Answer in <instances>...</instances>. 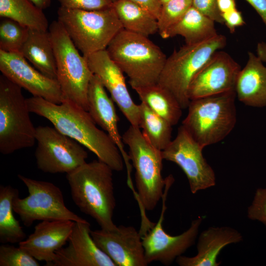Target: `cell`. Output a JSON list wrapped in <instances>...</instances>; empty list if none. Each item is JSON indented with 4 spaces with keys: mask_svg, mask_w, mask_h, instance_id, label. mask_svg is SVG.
Instances as JSON below:
<instances>
[{
    "mask_svg": "<svg viewBox=\"0 0 266 266\" xmlns=\"http://www.w3.org/2000/svg\"><path fill=\"white\" fill-rule=\"evenodd\" d=\"M106 50L129 78L132 88L157 84L166 57L148 37L122 29Z\"/></svg>",
    "mask_w": 266,
    "mask_h": 266,
    "instance_id": "cell-3",
    "label": "cell"
},
{
    "mask_svg": "<svg viewBox=\"0 0 266 266\" xmlns=\"http://www.w3.org/2000/svg\"><path fill=\"white\" fill-rule=\"evenodd\" d=\"M242 240L241 234L229 227H210L201 232L197 243L198 254L192 257L178 256L180 266H218L217 257L222 249L231 243Z\"/></svg>",
    "mask_w": 266,
    "mask_h": 266,
    "instance_id": "cell-21",
    "label": "cell"
},
{
    "mask_svg": "<svg viewBox=\"0 0 266 266\" xmlns=\"http://www.w3.org/2000/svg\"><path fill=\"white\" fill-rule=\"evenodd\" d=\"M97 246L116 266H146L141 235L133 226L119 225L113 230L91 231Z\"/></svg>",
    "mask_w": 266,
    "mask_h": 266,
    "instance_id": "cell-17",
    "label": "cell"
},
{
    "mask_svg": "<svg viewBox=\"0 0 266 266\" xmlns=\"http://www.w3.org/2000/svg\"><path fill=\"white\" fill-rule=\"evenodd\" d=\"M31 1L42 10L49 7L51 2V0H31Z\"/></svg>",
    "mask_w": 266,
    "mask_h": 266,
    "instance_id": "cell-41",
    "label": "cell"
},
{
    "mask_svg": "<svg viewBox=\"0 0 266 266\" xmlns=\"http://www.w3.org/2000/svg\"><path fill=\"white\" fill-rule=\"evenodd\" d=\"M192 6V0H170L163 4L157 19L160 35L177 23Z\"/></svg>",
    "mask_w": 266,
    "mask_h": 266,
    "instance_id": "cell-31",
    "label": "cell"
},
{
    "mask_svg": "<svg viewBox=\"0 0 266 266\" xmlns=\"http://www.w3.org/2000/svg\"><path fill=\"white\" fill-rule=\"evenodd\" d=\"M116 0H111V1H112V2H114L115 1H116Z\"/></svg>",
    "mask_w": 266,
    "mask_h": 266,
    "instance_id": "cell-43",
    "label": "cell"
},
{
    "mask_svg": "<svg viewBox=\"0 0 266 266\" xmlns=\"http://www.w3.org/2000/svg\"><path fill=\"white\" fill-rule=\"evenodd\" d=\"M240 65L227 52H215L193 79L190 100L235 91Z\"/></svg>",
    "mask_w": 266,
    "mask_h": 266,
    "instance_id": "cell-15",
    "label": "cell"
},
{
    "mask_svg": "<svg viewBox=\"0 0 266 266\" xmlns=\"http://www.w3.org/2000/svg\"><path fill=\"white\" fill-rule=\"evenodd\" d=\"M19 191L11 185L0 186V242L18 244L26 234L14 215L13 201Z\"/></svg>",
    "mask_w": 266,
    "mask_h": 266,
    "instance_id": "cell-27",
    "label": "cell"
},
{
    "mask_svg": "<svg viewBox=\"0 0 266 266\" xmlns=\"http://www.w3.org/2000/svg\"><path fill=\"white\" fill-rule=\"evenodd\" d=\"M166 180L160 218L157 223L153 224L150 229L141 235V238L148 264L158 262L167 266L194 244L202 218L199 217L192 221L190 228L179 235L172 236L165 232L162 224L166 208V200L168 191L174 180L172 175H169L166 178Z\"/></svg>",
    "mask_w": 266,
    "mask_h": 266,
    "instance_id": "cell-12",
    "label": "cell"
},
{
    "mask_svg": "<svg viewBox=\"0 0 266 266\" xmlns=\"http://www.w3.org/2000/svg\"><path fill=\"white\" fill-rule=\"evenodd\" d=\"M61 7L74 9L96 10L112 6L111 0H58Z\"/></svg>",
    "mask_w": 266,
    "mask_h": 266,
    "instance_id": "cell-34",
    "label": "cell"
},
{
    "mask_svg": "<svg viewBox=\"0 0 266 266\" xmlns=\"http://www.w3.org/2000/svg\"><path fill=\"white\" fill-rule=\"evenodd\" d=\"M257 56L263 62L266 63V42H259L256 47Z\"/></svg>",
    "mask_w": 266,
    "mask_h": 266,
    "instance_id": "cell-40",
    "label": "cell"
},
{
    "mask_svg": "<svg viewBox=\"0 0 266 266\" xmlns=\"http://www.w3.org/2000/svg\"><path fill=\"white\" fill-rule=\"evenodd\" d=\"M226 43V36L218 33L204 41L185 44L174 50L166 58L158 83L175 97L183 109L187 108L190 102L188 90L193 79L211 56Z\"/></svg>",
    "mask_w": 266,
    "mask_h": 266,
    "instance_id": "cell-7",
    "label": "cell"
},
{
    "mask_svg": "<svg viewBox=\"0 0 266 266\" xmlns=\"http://www.w3.org/2000/svg\"><path fill=\"white\" fill-rule=\"evenodd\" d=\"M217 3L221 14L236 8L235 0H217Z\"/></svg>",
    "mask_w": 266,
    "mask_h": 266,
    "instance_id": "cell-39",
    "label": "cell"
},
{
    "mask_svg": "<svg viewBox=\"0 0 266 266\" xmlns=\"http://www.w3.org/2000/svg\"><path fill=\"white\" fill-rule=\"evenodd\" d=\"M35 158L37 168L51 174L68 173L86 162L82 145L55 127L36 128Z\"/></svg>",
    "mask_w": 266,
    "mask_h": 266,
    "instance_id": "cell-11",
    "label": "cell"
},
{
    "mask_svg": "<svg viewBox=\"0 0 266 266\" xmlns=\"http://www.w3.org/2000/svg\"><path fill=\"white\" fill-rule=\"evenodd\" d=\"M141 102L172 126L176 125L182 116L183 109L175 97L158 83L133 88Z\"/></svg>",
    "mask_w": 266,
    "mask_h": 266,
    "instance_id": "cell-25",
    "label": "cell"
},
{
    "mask_svg": "<svg viewBox=\"0 0 266 266\" xmlns=\"http://www.w3.org/2000/svg\"><path fill=\"white\" fill-rule=\"evenodd\" d=\"M256 11L266 27V0H245Z\"/></svg>",
    "mask_w": 266,
    "mask_h": 266,
    "instance_id": "cell-38",
    "label": "cell"
},
{
    "mask_svg": "<svg viewBox=\"0 0 266 266\" xmlns=\"http://www.w3.org/2000/svg\"><path fill=\"white\" fill-rule=\"evenodd\" d=\"M26 100L30 112L48 120L59 131L86 147L113 170L123 169L124 160L119 149L108 134L97 127L87 111L66 99L60 104L34 96Z\"/></svg>",
    "mask_w": 266,
    "mask_h": 266,
    "instance_id": "cell-1",
    "label": "cell"
},
{
    "mask_svg": "<svg viewBox=\"0 0 266 266\" xmlns=\"http://www.w3.org/2000/svg\"><path fill=\"white\" fill-rule=\"evenodd\" d=\"M38 261L26 251L7 243L0 246V266H39Z\"/></svg>",
    "mask_w": 266,
    "mask_h": 266,
    "instance_id": "cell-32",
    "label": "cell"
},
{
    "mask_svg": "<svg viewBox=\"0 0 266 266\" xmlns=\"http://www.w3.org/2000/svg\"><path fill=\"white\" fill-rule=\"evenodd\" d=\"M248 218L259 221L266 227V188L256 190L253 200L247 209Z\"/></svg>",
    "mask_w": 266,
    "mask_h": 266,
    "instance_id": "cell-33",
    "label": "cell"
},
{
    "mask_svg": "<svg viewBox=\"0 0 266 266\" xmlns=\"http://www.w3.org/2000/svg\"><path fill=\"white\" fill-rule=\"evenodd\" d=\"M22 88L3 74L0 76V152L3 155L31 147L36 141Z\"/></svg>",
    "mask_w": 266,
    "mask_h": 266,
    "instance_id": "cell-9",
    "label": "cell"
},
{
    "mask_svg": "<svg viewBox=\"0 0 266 266\" xmlns=\"http://www.w3.org/2000/svg\"><path fill=\"white\" fill-rule=\"evenodd\" d=\"M217 2V0H192V6L215 22L224 24Z\"/></svg>",
    "mask_w": 266,
    "mask_h": 266,
    "instance_id": "cell-35",
    "label": "cell"
},
{
    "mask_svg": "<svg viewBox=\"0 0 266 266\" xmlns=\"http://www.w3.org/2000/svg\"><path fill=\"white\" fill-rule=\"evenodd\" d=\"M88 112L96 124L106 132L119 149L128 171L131 170L129 156L124 148L118 126V117L114 102L110 98L99 78L93 74L89 85Z\"/></svg>",
    "mask_w": 266,
    "mask_h": 266,
    "instance_id": "cell-20",
    "label": "cell"
},
{
    "mask_svg": "<svg viewBox=\"0 0 266 266\" xmlns=\"http://www.w3.org/2000/svg\"><path fill=\"white\" fill-rule=\"evenodd\" d=\"M20 53L42 73L57 79L54 50L48 31L29 29L27 38Z\"/></svg>",
    "mask_w": 266,
    "mask_h": 266,
    "instance_id": "cell-23",
    "label": "cell"
},
{
    "mask_svg": "<svg viewBox=\"0 0 266 266\" xmlns=\"http://www.w3.org/2000/svg\"><path fill=\"white\" fill-rule=\"evenodd\" d=\"M113 171L98 160L86 162L66 175L75 205L106 230L117 227L113 221L116 206Z\"/></svg>",
    "mask_w": 266,
    "mask_h": 266,
    "instance_id": "cell-2",
    "label": "cell"
},
{
    "mask_svg": "<svg viewBox=\"0 0 266 266\" xmlns=\"http://www.w3.org/2000/svg\"><path fill=\"white\" fill-rule=\"evenodd\" d=\"M112 6L124 29L147 37L158 32L157 19L130 0H117Z\"/></svg>",
    "mask_w": 266,
    "mask_h": 266,
    "instance_id": "cell-26",
    "label": "cell"
},
{
    "mask_svg": "<svg viewBox=\"0 0 266 266\" xmlns=\"http://www.w3.org/2000/svg\"><path fill=\"white\" fill-rule=\"evenodd\" d=\"M263 63L257 55L248 52L246 64L238 75L236 96L246 105L266 107V66Z\"/></svg>",
    "mask_w": 266,
    "mask_h": 266,
    "instance_id": "cell-22",
    "label": "cell"
},
{
    "mask_svg": "<svg viewBox=\"0 0 266 266\" xmlns=\"http://www.w3.org/2000/svg\"><path fill=\"white\" fill-rule=\"evenodd\" d=\"M215 22L192 6L182 18L161 36L166 39L176 35L182 36L185 44L198 43L218 34Z\"/></svg>",
    "mask_w": 266,
    "mask_h": 266,
    "instance_id": "cell-24",
    "label": "cell"
},
{
    "mask_svg": "<svg viewBox=\"0 0 266 266\" xmlns=\"http://www.w3.org/2000/svg\"><path fill=\"white\" fill-rule=\"evenodd\" d=\"M29 28L12 19L1 18L0 22V50L20 53Z\"/></svg>",
    "mask_w": 266,
    "mask_h": 266,
    "instance_id": "cell-30",
    "label": "cell"
},
{
    "mask_svg": "<svg viewBox=\"0 0 266 266\" xmlns=\"http://www.w3.org/2000/svg\"><path fill=\"white\" fill-rule=\"evenodd\" d=\"M93 74L100 80L111 98L131 125L139 128V104L132 99L126 83L124 73L105 50L84 56Z\"/></svg>",
    "mask_w": 266,
    "mask_h": 266,
    "instance_id": "cell-16",
    "label": "cell"
},
{
    "mask_svg": "<svg viewBox=\"0 0 266 266\" xmlns=\"http://www.w3.org/2000/svg\"><path fill=\"white\" fill-rule=\"evenodd\" d=\"M18 177L27 187L29 195L22 199L17 195L13 208L25 226L30 227L35 221H86L66 206L62 191L53 183L21 174Z\"/></svg>",
    "mask_w": 266,
    "mask_h": 266,
    "instance_id": "cell-10",
    "label": "cell"
},
{
    "mask_svg": "<svg viewBox=\"0 0 266 266\" xmlns=\"http://www.w3.org/2000/svg\"><path fill=\"white\" fill-rule=\"evenodd\" d=\"M58 21L84 56L105 50L123 26L113 6L96 10L60 6Z\"/></svg>",
    "mask_w": 266,
    "mask_h": 266,
    "instance_id": "cell-5",
    "label": "cell"
},
{
    "mask_svg": "<svg viewBox=\"0 0 266 266\" xmlns=\"http://www.w3.org/2000/svg\"><path fill=\"white\" fill-rule=\"evenodd\" d=\"M170 0H159L162 5L163 4L166 3V2Z\"/></svg>",
    "mask_w": 266,
    "mask_h": 266,
    "instance_id": "cell-42",
    "label": "cell"
},
{
    "mask_svg": "<svg viewBox=\"0 0 266 266\" xmlns=\"http://www.w3.org/2000/svg\"><path fill=\"white\" fill-rule=\"evenodd\" d=\"M203 148L181 125L174 139L162 151L164 160L174 163L183 171L193 194L216 184L214 171L203 156Z\"/></svg>",
    "mask_w": 266,
    "mask_h": 266,
    "instance_id": "cell-13",
    "label": "cell"
},
{
    "mask_svg": "<svg viewBox=\"0 0 266 266\" xmlns=\"http://www.w3.org/2000/svg\"><path fill=\"white\" fill-rule=\"evenodd\" d=\"M135 169L137 199L142 211L155 209L164 194L166 178L162 175V151L153 146L140 129L131 125L122 135Z\"/></svg>",
    "mask_w": 266,
    "mask_h": 266,
    "instance_id": "cell-6",
    "label": "cell"
},
{
    "mask_svg": "<svg viewBox=\"0 0 266 266\" xmlns=\"http://www.w3.org/2000/svg\"><path fill=\"white\" fill-rule=\"evenodd\" d=\"M224 24L231 33L234 32L236 28L242 26L245 21L241 13L236 8L221 14Z\"/></svg>",
    "mask_w": 266,
    "mask_h": 266,
    "instance_id": "cell-36",
    "label": "cell"
},
{
    "mask_svg": "<svg viewBox=\"0 0 266 266\" xmlns=\"http://www.w3.org/2000/svg\"><path fill=\"white\" fill-rule=\"evenodd\" d=\"M57 68V80L65 99L88 111L87 95L93 73L62 24L57 20L49 26Z\"/></svg>",
    "mask_w": 266,
    "mask_h": 266,
    "instance_id": "cell-8",
    "label": "cell"
},
{
    "mask_svg": "<svg viewBox=\"0 0 266 266\" xmlns=\"http://www.w3.org/2000/svg\"><path fill=\"white\" fill-rule=\"evenodd\" d=\"M75 222L71 220L41 221L19 246L47 266L54 260L56 252L68 241Z\"/></svg>",
    "mask_w": 266,
    "mask_h": 266,
    "instance_id": "cell-19",
    "label": "cell"
},
{
    "mask_svg": "<svg viewBox=\"0 0 266 266\" xmlns=\"http://www.w3.org/2000/svg\"><path fill=\"white\" fill-rule=\"evenodd\" d=\"M130 0L141 7L158 19L162 6L159 0Z\"/></svg>",
    "mask_w": 266,
    "mask_h": 266,
    "instance_id": "cell-37",
    "label": "cell"
},
{
    "mask_svg": "<svg viewBox=\"0 0 266 266\" xmlns=\"http://www.w3.org/2000/svg\"><path fill=\"white\" fill-rule=\"evenodd\" d=\"M139 128L146 139L158 150L165 149L171 141L172 126L152 111L145 103L139 104Z\"/></svg>",
    "mask_w": 266,
    "mask_h": 266,
    "instance_id": "cell-29",
    "label": "cell"
},
{
    "mask_svg": "<svg viewBox=\"0 0 266 266\" xmlns=\"http://www.w3.org/2000/svg\"><path fill=\"white\" fill-rule=\"evenodd\" d=\"M235 91L190 100L182 126L203 148L218 143L236 123Z\"/></svg>",
    "mask_w": 266,
    "mask_h": 266,
    "instance_id": "cell-4",
    "label": "cell"
},
{
    "mask_svg": "<svg viewBox=\"0 0 266 266\" xmlns=\"http://www.w3.org/2000/svg\"><path fill=\"white\" fill-rule=\"evenodd\" d=\"M0 70L2 74L33 96L57 104L65 100L57 80L46 76L32 66L20 53L0 50Z\"/></svg>",
    "mask_w": 266,
    "mask_h": 266,
    "instance_id": "cell-14",
    "label": "cell"
},
{
    "mask_svg": "<svg viewBox=\"0 0 266 266\" xmlns=\"http://www.w3.org/2000/svg\"><path fill=\"white\" fill-rule=\"evenodd\" d=\"M91 225L87 220L75 223L68 245L56 252L47 266H116L94 242Z\"/></svg>",
    "mask_w": 266,
    "mask_h": 266,
    "instance_id": "cell-18",
    "label": "cell"
},
{
    "mask_svg": "<svg viewBox=\"0 0 266 266\" xmlns=\"http://www.w3.org/2000/svg\"><path fill=\"white\" fill-rule=\"evenodd\" d=\"M0 16L12 19L29 29L47 31L49 26L43 10L31 0H0Z\"/></svg>",
    "mask_w": 266,
    "mask_h": 266,
    "instance_id": "cell-28",
    "label": "cell"
}]
</instances>
